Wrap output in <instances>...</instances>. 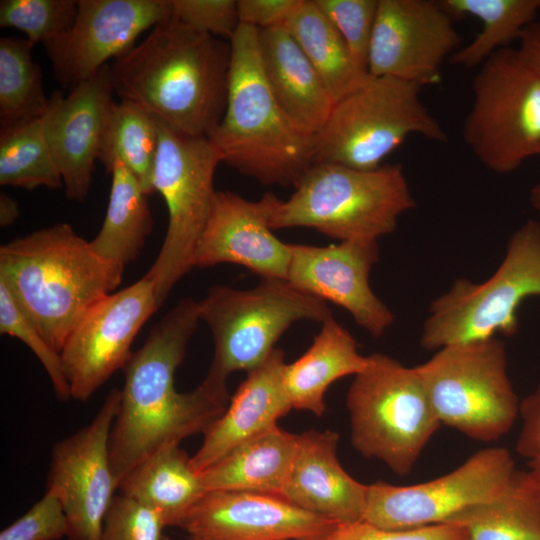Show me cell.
Instances as JSON below:
<instances>
[{
	"label": "cell",
	"instance_id": "28",
	"mask_svg": "<svg viewBox=\"0 0 540 540\" xmlns=\"http://www.w3.org/2000/svg\"><path fill=\"white\" fill-rule=\"evenodd\" d=\"M108 173L112 176L104 222L90 241L101 258L125 267L140 254L152 231V215L147 194L136 177L119 160Z\"/></svg>",
	"mask_w": 540,
	"mask_h": 540
},
{
	"label": "cell",
	"instance_id": "42",
	"mask_svg": "<svg viewBox=\"0 0 540 540\" xmlns=\"http://www.w3.org/2000/svg\"><path fill=\"white\" fill-rule=\"evenodd\" d=\"M303 0H237L240 24L257 29L285 24Z\"/></svg>",
	"mask_w": 540,
	"mask_h": 540
},
{
	"label": "cell",
	"instance_id": "1",
	"mask_svg": "<svg viewBox=\"0 0 540 540\" xmlns=\"http://www.w3.org/2000/svg\"><path fill=\"white\" fill-rule=\"evenodd\" d=\"M200 321L198 304L182 299L151 329L123 367L125 381L109 439L113 475L120 481L156 452L204 433L226 410L230 396L201 382L178 392L175 371Z\"/></svg>",
	"mask_w": 540,
	"mask_h": 540
},
{
	"label": "cell",
	"instance_id": "6",
	"mask_svg": "<svg viewBox=\"0 0 540 540\" xmlns=\"http://www.w3.org/2000/svg\"><path fill=\"white\" fill-rule=\"evenodd\" d=\"M197 304L200 320L210 328L215 345L202 382L223 395H229L227 377L259 366L293 323H323L333 317L325 301L280 279H262L248 290L213 286Z\"/></svg>",
	"mask_w": 540,
	"mask_h": 540
},
{
	"label": "cell",
	"instance_id": "29",
	"mask_svg": "<svg viewBox=\"0 0 540 540\" xmlns=\"http://www.w3.org/2000/svg\"><path fill=\"white\" fill-rule=\"evenodd\" d=\"M335 103L365 82L330 20L314 0H303L285 23Z\"/></svg>",
	"mask_w": 540,
	"mask_h": 540
},
{
	"label": "cell",
	"instance_id": "9",
	"mask_svg": "<svg viewBox=\"0 0 540 540\" xmlns=\"http://www.w3.org/2000/svg\"><path fill=\"white\" fill-rule=\"evenodd\" d=\"M368 358L347 392L351 442L364 457L407 475L441 424L415 367L380 353Z\"/></svg>",
	"mask_w": 540,
	"mask_h": 540
},
{
	"label": "cell",
	"instance_id": "24",
	"mask_svg": "<svg viewBox=\"0 0 540 540\" xmlns=\"http://www.w3.org/2000/svg\"><path fill=\"white\" fill-rule=\"evenodd\" d=\"M260 63L278 105L302 133L314 137L333 100L285 24L257 29Z\"/></svg>",
	"mask_w": 540,
	"mask_h": 540
},
{
	"label": "cell",
	"instance_id": "37",
	"mask_svg": "<svg viewBox=\"0 0 540 540\" xmlns=\"http://www.w3.org/2000/svg\"><path fill=\"white\" fill-rule=\"evenodd\" d=\"M343 38L353 62L368 74V56L378 0H314Z\"/></svg>",
	"mask_w": 540,
	"mask_h": 540
},
{
	"label": "cell",
	"instance_id": "46",
	"mask_svg": "<svg viewBox=\"0 0 540 540\" xmlns=\"http://www.w3.org/2000/svg\"><path fill=\"white\" fill-rule=\"evenodd\" d=\"M20 215L19 204L7 193L0 194V225L8 227L13 224Z\"/></svg>",
	"mask_w": 540,
	"mask_h": 540
},
{
	"label": "cell",
	"instance_id": "31",
	"mask_svg": "<svg viewBox=\"0 0 540 540\" xmlns=\"http://www.w3.org/2000/svg\"><path fill=\"white\" fill-rule=\"evenodd\" d=\"M159 137L153 115L139 104L114 102L105 125L99 160L109 171L114 160L136 177L145 194L154 193L153 175Z\"/></svg>",
	"mask_w": 540,
	"mask_h": 540
},
{
	"label": "cell",
	"instance_id": "3",
	"mask_svg": "<svg viewBox=\"0 0 540 540\" xmlns=\"http://www.w3.org/2000/svg\"><path fill=\"white\" fill-rule=\"evenodd\" d=\"M124 269L96 254L67 223L0 247V281L59 353L90 308L119 286Z\"/></svg>",
	"mask_w": 540,
	"mask_h": 540
},
{
	"label": "cell",
	"instance_id": "23",
	"mask_svg": "<svg viewBox=\"0 0 540 540\" xmlns=\"http://www.w3.org/2000/svg\"><path fill=\"white\" fill-rule=\"evenodd\" d=\"M335 431L308 430L298 448L280 497L335 524L363 520L367 486L351 477L337 458Z\"/></svg>",
	"mask_w": 540,
	"mask_h": 540
},
{
	"label": "cell",
	"instance_id": "40",
	"mask_svg": "<svg viewBox=\"0 0 540 540\" xmlns=\"http://www.w3.org/2000/svg\"><path fill=\"white\" fill-rule=\"evenodd\" d=\"M171 6L173 18L227 41L240 26L236 0H171Z\"/></svg>",
	"mask_w": 540,
	"mask_h": 540
},
{
	"label": "cell",
	"instance_id": "33",
	"mask_svg": "<svg viewBox=\"0 0 540 540\" xmlns=\"http://www.w3.org/2000/svg\"><path fill=\"white\" fill-rule=\"evenodd\" d=\"M0 184L25 190L64 186L42 118L0 129Z\"/></svg>",
	"mask_w": 540,
	"mask_h": 540
},
{
	"label": "cell",
	"instance_id": "22",
	"mask_svg": "<svg viewBox=\"0 0 540 540\" xmlns=\"http://www.w3.org/2000/svg\"><path fill=\"white\" fill-rule=\"evenodd\" d=\"M285 353L274 348L256 368L248 371L225 412L203 433L191 457L196 473L210 467L244 442L277 426L291 409L284 383Z\"/></svg>",
	"mask_w": 540,
	"mask_h": 540
},
{
	"label": "cell",
	"instance_id": "30",
	"mask_svg": "<svg viewBox=\"0 0 540 540\" xmlns=\"http://www.w3.org/2000/svg\"><path fill=\"white\" fill-rule=\"evenodd\" d=\"M438 1L452 18L473 16L482 23L479 34L449 59L464 68L479 66L498 50L508 48L540 11V0Z\"/></svg>",
	"mask_w": 540,
	"mask_h": 540
},
{
	"label": "cell",
	"instance_id": "11",
	"mask_svg": "<svg viewBox=\"0 0 540 540\" xmlns=\"http://www.w3.org/2000/svg\"><path fill=\"white\" fill-rule=\"evenodd\" d=\"M155 121L159 145L153 188L163 197L169 219L161 249L144 277L152 281L160 307L176 283L195 267L221 160L209 138L188 136Z\"/></svg>",
	"mask_w": 540,
	"mask_h": 540
},
{
	"label": "cell",
	"instance_id": "44",
	"mask_svg": "<svg viewBox=\"0 0 540 540\" xmlns=\"http://www.w3.org/2000/svg\"><path fill=\"white\" fill-rule=\"evenodd\" d=\"M518 40L521 60L540 79V18L531 22Z\"/></svg>",
	"mask_w": 540,
	"mask_h": 540
},
{
	"label": "cell",
	"instance_id": "18",
	"mask_svg": "<svg viewBox=\"0 0 540 540\" xmlns=\"http://www.w3.org/2000/svg\"><path fill=\"white\" fill-rule=\"evenodd\" d=\"M287 281L294 287L347 310L373 337L394 323L392 311L372 291L369 274L379 260L375 240L341 241L329 246L289 244Z\"/></svg>",
	"mask_w": 540,
	"mask_h": 540
},
{
	"label": "cell",
	"instance_id": "15",
	"mask_svg": "<svg viewBox=\"0 0 540 540\" xmlns=\"http://www.w3.org/2000/svg\"><path fill=\"white\" fill-rule=\"evenodd\" d=\"M158 309L154 285L144 276L90 308L60 353L72 399L87 401L123 369L134 338Z\"/></svg>",
	"mask_w": 540,
	"mask_h": 540
},
{
	"label": "cell",
	"instance_id": "35",
	"mask_svg": "<svg viewBox=\"0 0 540 540\" xmlns=\"http://www.w3.org/2000/svg\"><path fill=\"white\" fill-rule=\"evenodd\" d=\"M78 0H1L0 26L14 28L44 46L65 34L77 15Z\"/></svg>",
	"mask_w": 540,
	"mask_h": 540
},
{
	"label": "cell",
	"instance_id": "10",
	"mask_svg": "<svg viewBox=\"0 0 540 540\" xmlns=\"http://www.w3.org/2000/svg\"><path fill=\"white\" fill-rule=\"evenodd\" d=\"M415 370L440 424L473 440H498L519 415L499 338L445 346Z\"/></svg>",
	"mask_w": 540,
	"mask_h": 540
},
{
	"label": "cell",
	"instance_id": "2",
	"mask_svg": "<svg viewBox=\"0 0 540 540\" xmlns=\"http://www.w3.org/2000/svg\"><path fill=\"white\" fill-rule=\"evenodd\" d=\"M230 41L171 17L110 64L114 93L171 129L209 138L226 108Z\"/></svg>",
	"mask_w": 540,
	"mask_h": 540
},
{
	"label": "cell",
	"instance_id": "25",
	"mask_svg": "<svg viewBox=\"0 0 540 540\" xmlns=\"http://www.w3.org/2000/svg\"><path fill=\"white\" fill-rule=\"evenodd\" d=\"M299 435L278 425L237 446L198 473L208 491L280 496L298 448Z\"/></svg>",
	"mask_w": 540,
	"mask_h": 540
},
{
	"label": "cell",
	"instance_id": "5",
	"mask_svg": "<svg viewBox=\"0 0 540 540\" xmlns=\"http://www.w3.org/2000/svg\"><path fill=\"white\" fill-rule=\"evenodd\" d=\"M294 188L276 200L272 230L308 227L341 241H377L416 206L401 164L361 170L315 162Z\"/></svg>",
	"mask_w": 540,
	"mask_h": 540
},
{
	"label": "cell",
	"instance_id": "38",
	"mask_svg": "<svg viewBox=\"0 0 540 540\" xmlns=\"http://www.w3.org/2000/svg\"><path fill=\"white\" fill-rule=\"evenodd\" d=\"M160 515L122 494L115 495L99 540H164Z\"/></svg>",
	"mask_w": 540,
	"mask_h": 540
},
{
	"label": "cell",
	"instance_id": "21",
	"mask_svg": "<svg viewBox=\"0 0 540 540\" xmlns=\"http://www.w3.org/2000/svg\"><path fill=\"white\" fill-rule=\"evenodd\" d=\"M277 199L271 192L250 201L230 191H216L196 252L195 267L233 263L263 279L287 280L290 243L278 239L270 227Z\"/></svg>",
	"mask_w": 540,
	"mask_h": 540
},
{
	"label": "cell",
	"instance_id": "45",
	"mask_svg": "<svg viewBox=\"0 0 540 540\" xmlns=\"http://www.w3.org/2000/svg\"><path fill=\"white\" fill-rule=\"evenodd\" d=\"M526 471L519 472V479L527 492L540 505V459L528 461Z\"/></svg>",
	"mask_w": 540,
	"mask_h": 540
},
{
	"label": "cell",
	"instance_id": "32",
	"mask_svg": "<svg viewBox=\"0 0 540 540\" xmlns=\"http://www.w3.org/2000/svg\"><path fill=\"white\" fill-rule=\"evenodd\" d=\"M34 46L22 37L0 38V129L42 118L49 108Z\"/></svg>",
	"mask_w": 540,
	"mask_h": 540
},
{
	"label": "cell",
	"instance_id": "48",
	"mask_svg": "<svg viewBox=\"0 0 540 540\" xmlns=\"http://www.w3.org/2000/svg\"><path fill=\"white\" fill-rule=\"evenodd\" d=\"M164 540H173V539H170V538H167V537H165V539H164ZM307 540H309V539H307Z\"/></svg>",
	"mask_w": 540,
	"mask_h": 540
},
{
	"label": "cell",
	"instance_id": "39",
	"mask_svg": "<svg viewBox=\"0 0 540 540\" xmlns=\"http://www.w3.org/2000/svg\"><path fill=\"white\" fill-rule=\"evenodd\" d=\"M315 540H469L466 530L455 523L410 529H388L359 520L335 524Z\"/></svg>",
	"mask_w": 540,
	"mask_h": 540
},
{
	"label": "cell",
	"instance_id": "14",
	"mask_svg": "<svg viewBox=\"0 0 540 540\" xmlns=\"http://www.w3.org/2000/svg\"><path fill=\"white\" fill-rule=\"evenodd\" d=\"M121 390L112 389L94 418L51 451L47 490L62 502L68 540H99L118 489L112 472L109 439Z\"/></svg>",
	"mask_w": 540,
	"mask_h": 540
},
{
	"label": "cell",
	"instance_id": "27",
	"mask_svg": "<svg viewBox=\"0 0 540 540\" xmlns=\"http://www.w3.org/2000/svg\"><path fill=\"white\" fill-rule=\"evenodd\" d=\"M119 494L160 515L165 526L179 524L207 492L179 445L166 447L132 469L119 483Z\"/></svg>",
	"mask_w": 540,
	"mask_h": 540
},
{
	"label": "cell",
	"instance_id": "43",
	"mask_svg": "<svg viewBox=\"0 0 540 540\" xmlns=\"http://www.w3.org/2000/svg\"><path fill=\"white\" fill-rule=\"evenodd\" d=\"M521 431L516 442L517 453L528 461L540 459V384L520 401Z\"/></svg>",
	"mask_w": 540,
	"mask_h": 540
},
{
	"label": "cell",
	"instance_id": "19",
	"mask_svg": "<svg viewBox=\"0 0 540 540\" xmlns=\"http://www.w3.org/2000/svg\"><path fill=\"white\" fill-rule=\"evenodd\" d=\"M110 65L77 84L67 96L55 92L42 117L44 133L61 174L68 199L84 202L99 160L105 125L112 105Z\"/></svg>",
	"mask_w": 540,
	"mask_h": 540
},
{
	"label": "cell",
	"instance_id": "41",
	"mask_svg": "<svg viewBox=\"0 0 540 540\" xmlns=\"http://www.w3.org/2000/svg\"><path fill=\"white\" fill-rule=\"evenodd\" d=\"M68 523L60 499L51 491L0 533V540H59L67 537Z\"/></svg>",
	"mask_w": 540,
	"mask_h": 540
},
{
	"label": "cell",
	"instance_id": "47",
	"mask_svg": "<svg viewBox=\"0 0 540 540\" xmlns=\"http://www.w3.org/2000/svg\"><path fill=\"white\" fill-rule=\"evenodd\" d=\"M529 198L532 207L540 213V181L531 188Z\"/></svg>",
	"mask_w": 540,
	"mask_h": 540
},
{
	"label": "cell",
	"instance_id": "26",
	"mask_svg": "<svg viewBox=\"0 0 540 540\" xmlns=\"http://www.w3.org/2000/svg\"><path fill=\"white\" fill-rule=\"evenodd\" d=\"M368 362V356L358 352L351 333L333 317L326 320L308 350L285 365L284 383L292 408L322 416L328 387L342 377L362 372Z\"/></svg>",
	"mask_w": 540,
	"mask_h": 540
},
{
	"label": "cell",
	"instance_id": "34",
	"mask_svg": "<svg viewBox=\"0 0 540 540\" xmlns=\"http://www.w3.org/2000/svg\"><path fill=\"white\" fill-rule=\"evenodd\" d=\"M450 523L469 540H540V505L519 479L498 498L471 508Z\"/></svg>",
	"mask_w": 540,
	"mask_h": 540
},
{
	"label": "cell",
	"instance_id": "16",
	"mask_svg": "<svg viewBox=\"0 0 540 540\" xmlns=\"http://www.w3.org/2000/svg\"><path fill=\"white\" fill-rule=\"evenodd\" d=\"M460 40L453 18L439 1L378 0L368 74L421 88L439 84L443 64Z\"/></svg>",
	"mask_w": 540,
	"mask_h": 540
},
{
	"label": "cell",
	"instance_id": "8",
	"mask_svg": "<svg viewBox=\"0 0 540 540\" xmlns=\"http://www.w3.org/2000/svg\"><path fill=\"white\" fill-rule=\"evenodd\" d=\"M531 296H540V223L532 219L510 236L501 264L487 280L457 279L431 302L420 345L439 350L498 333L511 337L519 329L517 311Z\"/></svg>",
	"mask_w": 540,
	"mask_h": 540
},
{
	"label": "cell",
	"instance_id": "12",
	"mask_svg": "<svg viewBox=\"0 0 540 540\" xmlns=\"http://www.w3.org/2000/svg\"><path fill=\"white\" fill-rule=\"evenodd\" d=\"M472 91L462 136L486 168L508 174L540 156V79L517 49H500L486 59Z\"/></svg>",
	"mask_w": 540,
	"mask_h": 540
},
{
	"label": "cell",
	"instance_id": "17",
	"mask_svg": "<svg viewBox=\"0 0 540 540\" xmlns=\"http://www.w3.org/2000/svg\"><path fill=\"white\" fill-rule=\"evenodd\" d=\"M171 17V0H78L71 28L44 46L56 80L73 88Z\"/></svg>",
	"mask_w": 540,
	"mask_h": 540
},
{
	"label": "cell",
	"instance_id": "13",
	"mask_svg": "<svg viewBox=\"0 0 540 540\" xmlns=\"http://www.w3.org/2000/svg\"><path fill=\"white\" fill-rule=\"evenodd\" d=\"M517 475L506 448H485L430 481L407 486L368 485L363 520L388 529L450 523L465 511L504 494Z\"/></svg>",
	"mask_w": 540,
	"mask_h": 540
},
{
	"label": "cell",
	"instance_id": "4",
	"mask_svg": "<svg viewBox=\"0 0 540 540\" xmlns=\"http://www.w3.org/2000/svg\"><path fill=\"white\" fill-rule=\"evenodd\" d=\"M224 115L209 137L221 162L263 185L296 186L314 164L313 137L282 111L264 77L257 28L240 24Z\"/></svg>",
	"mask_w": 540,
	"mask_h": 540
},
{
	"label": "cell",
	"instance_id": "20",
	"mask_svg": "<svg viewBox=\"0 0 540 540\" xmlns=\"http://www.w3.org/2000/svg\"><path fill=\"white\" fill-rule=\"evenodd\" d=\"M334 525L280 496L208 491L177 527L190 540H315Z\"/></svg>",
	"mask_w": 540,
	"mask_h": 540
},
{
	"label": "cell",
	"instance_id": "36",
	"mask_svg": "<svg viewBox=\"0 0 540 540\" xmlns=\"http://www.w3.org/2000/svg\"><path fill=\"white\" fill-rule=\"evenodd\" d=\"M0 332L20 339L45 368L59 400L71 398L61 354L56 351L24 314L7 286L0 281Z\"/></svg>",
	"mask_w": 540,
	"mask_h": 540
},
{
	"label": "cell",
	"instance_id": "7",
	"mask_svg": "<svg viewBox=\"0 0 540 540\" xmlns=\"http://www.w3.org/2000/svg\"><path fill=\"white\" fill-rule=\"evenodd\" d=\"M421 89L396 78L369 76L333 104L313 137L314 163L371 170L412 134L447 143L446 131L420 99Z\"/></svg>",
	"mask_w": 540,
	"mask_h": 540
}]
</instances>
